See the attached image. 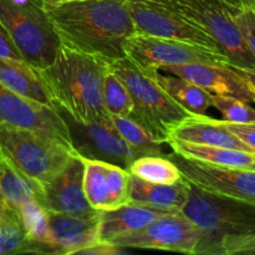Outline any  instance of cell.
Here are the masks:
<instances>
[{
  "label": "cell",
  "mask_w": 255,
  "mask_h": 255,
  "mask_svg": "<svg viewBox=\"0 0 255 255\" xmlns=\"http://www.w3.org/2000/svg\"><path fill=\"white\" fill-rule=\"evenodd\" d=\"M129 0H74L45 5L61 45L106 64L125 57L124 46L136 34Z\"/></svg>",
  "instance_id": "obj_1"
},
{
  "label": "cell",
  "mask_w": 255,
  "mask_h": 255,
  "mask_svg": "<svg viewBox=\"0 0 255 255\" xmlns=\"http://www.w3.org/2000/svg\"><path fill=\"white\" fill-rule=\"evenodd\" d=\"M107 64L85 52L60 45L51 64L35 69L52 107L79 122H110L102 84Z\"/></svg>",
  "instance_id": "obj_2"
},
{
  "label": "cell",
  "mask_w": 255,
  "mask_h": 255,
  "mask_svg": "<svg viewBox=\"0 0 255 255\" xmlns=\"http://www.w3.org/2000/svg\"><path fill=\"white\" fill-rule=\"evenodd\" d=\"M182 214L198 231L196 255H253L255 204L206 193L189 184Z\"/></svg>",
  "instance_id": "obj_3"
},
{
  "label": "cell",
  "mask_w": 255,
  "mask_h": 255,
  "mask_svg": "<svg viewBox=\"0 0 255 255\" xmlns=\"http://www.w3.org/2000/svg\"><path fill=\"white\" fill-rule=\"evenodd\" d=\"M110 71L122 82L132 100L131 119L147 129L162 144L169 141L172 129L191 112L171 99L157 81L159 71H148L128 57L107 64Z\"/></svg>",
  "instance_id": "obj_4"
},
{
  "label": "cell",
  "mask_w": 255,
  "mask_h": 255,
  "mask_svg": "<svg viewBox=\"0 0 255 255\" xmlns=\"http://www.w3.org/2000/svg\"><path fill=\"white\" fill-rule=\"evenodd\" d=\"M0 25L34 69L51 64L61 45L42 0H0Z\"/></svg>",
  "instance_id": "obj_5"
},
{
  "label": "cell",
  "mask_w": 255,
  "mask_h": 255,
  "mask_svg": "<svg viewBox=\"0 0 255 255\" xmlns=\"http://www.w3.org/2000/svg\"><path fill=\"white\" fill-rule=\"evenodd\" d=\"M75 154L62 142L0 125V157L37 186L54 178Z\"/></svg>",
  "instance_id": "obj_6"
},
{
  "label": "cell",
  "mask_w": 255,
  "mask_h": 255,
  "mask_svg": "<svg viewBox=\"0 0 255 255\" xmlns=\"http://www.w3.org/2000/svg\"><path fill=\"white\" fill-rule=\"evenodd\" d=\"M208 32L234 66L255 71V56L242 41L232 20L237 7L223 0H154Z\"/></svg>",
  "instance_id": "obj_7"
},
{
  "label": "cell",
  "mask_w": 255,
  "mask_h": 255,
  "mask_svg": "<svg viewBox=\"0 0 255 255\" xmlns=\"http://www.w3.org/2000/svg\"><path fill=\"white\" fill-rule=\"evenodd\" d=\"M124 51L125 56L148 71L194 62L232 64L223 52L212 51L189 42L142 34L131 35L125 42Z\"/></svg>",
  "instance_id": "obj_8"
},
{
  "label": "cell",
  "mask_w": 255,
  "mask_h": 255,
  "mask_svg": "<svg viewBox=\"0 0 255 255\" xmlns=\"http://www.w3.org/2000/svg\"><path fill=\"white\" fill-rule=\"evenodd\" d=\"M55 110L64 120L70 143L80 158L109 162L127 171L132 162L139 158V154L122 138L111 121L84 124L61 110Z\"/></svg>",
  "instance_id": "obj_9"
},
{
  "label": "cell",
  "mask_w": 255,
  "mask_h": 255,
  "mask_svg": "<svg viewBox=\"0 0 255 255\" xmlns=\"http://www.w3.org/2000/svg\"><path fill=\"white\" fill-rule=\"evenodd\" d=\"M176 164L181 177L196 188L219 197L238 199L255 204V172L228 168L187 158L178 153L167 154Z\"/></svg>",
  "instance_id": "obj_10"
},
{
  "label": "cell",
  "mask_w": 255,
  "mask_h": 255,
  "mask_svg": "<svg viewBox=\"0 0 255 255\" xmlns=\"http://www.w3.org/2000/svg\"><path fill=\"white\" fill-rule=\"evenodd\" d=\"M128 9L136 34L189 42L223 52L208 32L154 0H129Z\"/></svg>",
  "instance_id": "obj_11"
},
{
  "label": "cell",
  "mask_w": 255,
  "mask_h": 255,
  "mask_svg": "<svg viewBox=\"0 0 255 255\" xmlns=\"http://www.w3.org/2000/svg\"><path fill=\"white\" fill-rule=\"evenodd\" d=\"M120 248L156 249L194 254L198 231L181 212L158 217L144 228L109 242Z\"/></svg>",
  "instance_id": "obj_12"
},
{
  "label": "cell",
  "mask_w": 255,
  "mask_h": 255,
  "mask_svg": "<svg viewBox=\"0 0 255 255\" xmlns=\"http://www.w3.org/2000/svg\"><path fill=\"white\" fill-rule=\"evenodd\" d=\"M163 71L193 82L207 92L219 96L255 102V71L242 69L232 64H194L166 66Z\"/></svg>",
  "instance_id": "obj_13"
},
{
  "label": "cell",
  "mask_w": 255,
  "mask_h": 255,
  "mask_svg": "<svg viewBox=\"0 0 255 255\" xmlns=\"http://www.w3.org/2000/svg\"><path fill=\"white\" fill-rule=\"evenodd\" d=\"M0 125L29 129L71 147L66 125L54 107L20 96L2 85H0Z\"/></svg>",
  "instance_id": "obj_14"
},
{
  "label": "cell",
  "mask_w": 255,
  "mask_h": 255,
  "mask_svg": "<svg viewBox=\"0 0 255 255\" xmlns=\"http://www.w3.org/2000/svg\"><path fill=\"white\" fill-rule=\"evenodd\" d=\"M84 161L77 154L54 178L39 186V202L50 213L90 217L96 214L84 192Z\"/></svg>",
  "instance_id": "obj_15"
},
{
  "label": "cell",
  "mask_w": 255,
  "mask_h": 255,
  "mask_svg": "<svg viewBox=\"0 0 255 255\" xmlns=\"http://www.w3.org/2000/svg\"><path fill=\"white\" fill-rule=\"evenodd\" d=\"M82 159V158H81ZM84 161V192L96 211H111L128 201L129 172L102 161Z\"/></svg>",
  "instance_id": "obj_16"
},
{
  "label": "cell",
  "mask_w": 255,
  "mask_h": 255,
  "mask_svg": "<svg viewBox=\"0 0 255 255\" xmlns=\"http://www.w3.org/2000/svg\"><path fill=\"white\" fill-rule=\"evenodd\" d=\"M101 211L90 217L50 213L49 222L56 254H80L99 243Z\"/></svg>",
  "instance_id": "obj_17"
},
{
  "label": "cell",
  "mask_w": 255,
  "mask_h": 255,
  "mask_svg": "<svg viewBox=\"0 0 255 255\" xmlns=\"http://www.w3.org/2000/svg\"><path fill=\"white\" fill-rule=\"evenodd\" d=\"M171 139L189 142V143L218 146L255 153V151L249 148L246 143L239 141L237 137H234L226 128H223V126L221 125V120L211 119L206 115H191L182 120L172 129L169 141Z\"/></svg>",
  "instance_id": "obj_18"
},
{
  "label": "cell",
  "mask_w": 255,
  "mask_h": 255,
  "mask_svg": "<svg viewBox=\"0 0 255 255\" xmlns=\"http://www.w3.org/2000/svg\"><path fill=\"white\" fill-rule=\"evenodd\" d=\"M168 213L174 212L134 203H126L111 211H101L99 242L109 243L112 239L133 233L147 227L158 217Z\"/></svg>",
  "instance_id": "obj_19"
},
{
  "label": "cell",
  "mask_w": 255,
  "mask_h": 255,
  "mask_svg": "<svg viewBox=\"0 0 255 255\" xmlns=\"http://www.w3.org/2000/svg\"><path fill=\"white\" fill-rule=\"evenodd\" d=\"M189 194V183L183 178L172 184L151 183L129 173L127 203L142 204L169 212H179Z\"/></svg>",
  "instance_id": "obj_20"
},
{
  "label": "cell",
  "mask_w": 255,
  "mask_h": 255,
  "mask_svg": "<svg viewBox=\"0 0 255 255\" xmlns=\"http://www.w3.org/2000/svg\"><path fill=\"white\" fill-rule=\"evenodd\" d=\"M167 144L171 147L172 152L187 157V158L218 164V166L228 167V168L255 172V153H252V152L208 146V144L189 143V142L177 141V139H171L167 142Z\"/></svg>",
  "instance_id": "obj_21"
},
{
  "label": "cell",
  "mask_w": 255,
  "mask_h": 255,
  "mask_svg": "<svg viewBox=\"0 0 255 255\" xmlns=\"http://www.w3.org/2000/svg\"><path fill=\"white\" fill-rule=\"evenodd\" d=\"M0 85L20 96L52 107L36 71L24 60L0 56Z\"/></svg>",
  "instance_id": "obj_22"
},
{
  "label": "cell",
  "mask_w": 255,
  "mask_h": 255,
  "mask_svg": "<svg viewBox=\"0 0 255 255\" xmlns=\"http://www.w3.org/2000/svg\"><path fill=\"white\" fill-rule=\"evenodd\" d=\"M19 213L29 243L27 254H56L45 207L37 199H30L20 207Z\"/></svg>",
  "instance_id": "obj_23"
},
{
  "label": "cell",
  "mask_w": 255,
  "mask_h": 255,
  "mask_svg": "<svg viewBox=\"0 0 255 255\" xmlns=\"http://www.w3.org/2000/svg\"><path fill=\"white\" fill-rule=\"evenodd\" d=\"M157 81L169 97L184 110L194 115H206L212 107V96L202 87L178 76H162L157 74Z\"/></svg>",
  "instance_id": "obj_24"
},
{
  "label": "cell",
  "mask_w": 255,
  "mask_h": 255,
  "mask_svg": "<svg viewBox=\"0 0 255 255\" xmlns=\"http://www.w3.org/2000/svg\"><path fill=\"white\" fill-rule=\"evenodd\" d=\"M39 186L0 157V197L19 209L30 199L39 201Z\"/></svg>",
  "instance_id": "obj_25"
},
{
  "label": "cell",
  "mask_w": 255,
  "mask_h": 255,
  "mask_svg": "<svg viewBox=\"0 0 255 255\" xmlns=\"http://www.w3.org/2000/svg\"><path fill=\"white\" fill-rule=\"evenodd\" d=\"M27 249L29 243L19 209L0 197V255L27 254Z\"/></svg>",
  "instance_id": "obj_26"
},
{
  "label": "cell",
  "mask_w": 255,
  "mask_h": 255,
  "mask_svg": "<svg viewBox=\"0 0 255 255\" xmlns=\"http://www.w3.org/2000/svg\"><path fill=\"white\" fill-rule=\"evenodd\" d=\"M112 125L122 138L139 154L143 156H164L162 143L157 141L144 127L131 117L110 116Z\"/></svg>",
  "instance_id": "obj_27"
},
{
  "label": "cell",
  "mask_w": 255,
  "mask_h": 255,
  "mask_svg": "<svg viewBox=\"0 0 255 255\" xmlns=\"http://www.w3.org/2000/svg\"><path fill=\"white\" fill-rule=\"evenodd\" d=\"M128 172L151 183L172 184L182 178L176 164L163 156H143L136 158L128 167Z\"/></svg>",
  "instance_id": "obj_28"
},
{
  "label": "cell",
  "mask_w": 255,
  "mask_h": 255,
  "mask_svg": "<svg viewBox=\"0 0 255 255\" xmlns=\"http://www.w3.org/2000/svg\"><path fill=\"white\" fill-rule=\"evenodd\" d=\"M105 109L110 116L129 117L132 114V100L126 87L107 67L102 84Z\"/></svg>",
  "instance_id": "obj_29"
},
{
  "label": "cell",
  "mask_w": 255,
  "mask_h": 255,
  "mask_svg": "<svg viewBox=\"0 0 255 255\" xmlns=\"http://www.w3.org/2000/svg\"><path fill=\"white\" fill-rule=\"evenodd\" d=\"M212 106L216 107L224 120L236 124H255V112L252 104L229 96H212Z\"/></svg>",
  "instance_id": "obj_30"
},
{
  "label": "cell",
  "mask_w": 255,
  "mask_h": 255,
  "mask_svg": "<svg viewBox=\"0 0 255 255\" xmlns=\"http://www.w3.org/2000/svg\"><path fill=\"white\" fill-rule=\"evenodd\" d=\"M232 20L243 44L255 56V5L237 7Z\"/></svg>",
  "instance_id": "obj_31"
},
{
  "label": "cell",
  "mask_w": 255,
  "mask_h": 255,
  "mask_svg": "<svg viewBox=\"0 0 255 255\" xmlns=\"http://www.w3.org/2000/svg\"><path fill=\"white\" fill-rule=\"evenodd\" d=\"M221 125L229 133L255 151V124H236V122L221 120Z\"/></svg>",
  "instance_id": "obj_32"
},
{
  "label": "cell",
  "mask_w": 255,
  "mask_h": 255,
  "mask_svg": "<svg viewBox=\"0 0 255 255\" xmlns=\"http://www.w3.org/2000/svg\"><path fill=\"white\" fill-rule=\"evenodd\" d=\"M0 56L1 57H10V59H19L22 60L19 55L17 50L12 45L11 40L9 39L5 30L0 25Z\"/></svg>",
  "instance_id": "obj_33"
},
{
  "label": "cell",
  "mask_w": 255,
  "mask_h": 255,
  "mask_svg": "<svg viewBox=\"0 0 255 255\" xmlns=\"http://www.w3.org/2000/svg\"><path fill=\"white\" fill-rule=\"evenodd\" d=\"M125 253L124 248H120V247L112 246V244L106 243V242H99L95 246L90 247V248L85 249L82 251L80 254H102V255H107V254H122Z\"/></svg>",
  "instance_id": "obj_34"
},
{
  "label": "cell",
  "mask_w": 255,
  "mask_h": 255,
  "mask_svg": "<svg viewBox=\"0 0 255 255\" xmlns=\"http://www.w3.org/2000/svg\"><path fill=\"white\" fill-rule=\"evenodd\" d=\"M223 1L236 7L244 6V5H255V1H252V0H223Z\"/></svg>",
  "instance_id": "obj_35"
},
{
  "label": "cell",
  "mask_w": 255,
  "mask_h": 255,
  "mask_svg": "<svg viewBox=\"0 0 255 255\" xmlns=\"http://www.w3.org/2000/svg\"><path fill=\"white\" fill-rule=\"evenodd\" d=\"M74 1V0H42L44 5H59L62 4V2H69Z\"/></svg>",
  "instance_id": "obj_36"
},
{
  "label": "cell",
  "mask_w": 255,
  "mask_h": 255,
  "mask_svg": "<svg viewBox=\"0 0 255 255\" xmlns=\"http://www.w3.org/2000/svg\"><path fill=\"white\" fill-rule=\"evenodd\" d=\"M252 1H255V0H252Z\"/></svg>",
  "instance_id": "obj_37"
}]
</instances>
